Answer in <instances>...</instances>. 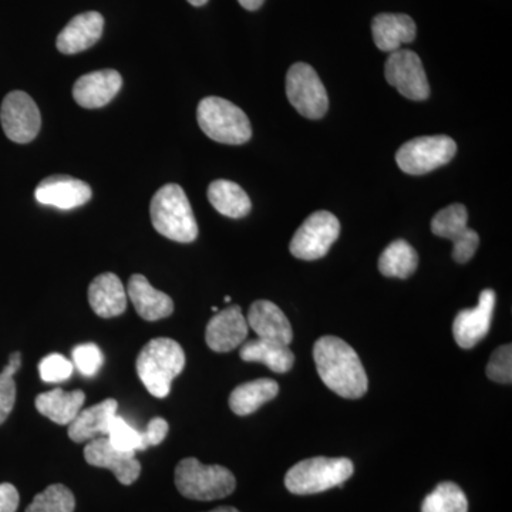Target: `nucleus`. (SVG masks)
<instances>
[{"instance_id":"nucleus-1","label":"nucleus","mask_w":512,"mask_h":512,"mask_svg":"<svg viewBox=\"0 0 512 512\" xmlns=\"http://www.w3.org/2000/svg\"><path fill=\"white\" fill-rule=\"evenodd\" d=\"M322 382L343 399H360L369 389L366 370L352 346L336 336H323L313 346Z\"/></svg>"},{"instance_id":"nucleus-2","label":"nucleus","mask_w":512,"mask_h":512,"mask_svg":"<svg viewBox=\"0 0 512 512\" xmlns=\"http://www.w3.org/2000/svg\"><path fill=\"white\" fill-rule=\"evenodd\" d=\"M136 367L148 393L165 399L171 392V383L184 370L185 353L173 339H153L138 353Z\"/></svg>"},{"instance_id":"nucleus-3","label":"nucleus","mask_w":512,"mask_h":512,"mask_svg":"<svg viewBox=\"0 0 512 512\" xmlns=\"http://www.w3.org/2000/svg\"><path fill=\"white\" fill-rule=\"evenodd\" d=\"M151 222L158 234L171 241L190 244L198 237V224L183 188L167 184L154 195L150 204Z\"/></svg>"},{"instance_id":"nucleus-4","label":"nucleus","mask_w":512,"mask_h":512,"mask_svg":"<svg viewBox=\"0 0 512 512\" xmlns=\"http://www.w3.org/2000/svg\"><path fill=\"white\" fill-rule=\"evenodd\" d=\"M175 485L188 500L214 501L234 493L237 480L228 468L205 466L197 458L188 457L175 468Z\"/></svg>"},{"instance_id":"nucleus-5","label":"nucleus","mask_w":512,"mask_h":512,"mask_svg":"<svg viewBox=\"0 0 512 512\" xmlns=\"http://www.w3.org/2000/svg\"><path fill=\"white\" fill-rule=\"evenodd\" d=\"M355 473L349 458L313 457L295 464L286 473L285 485L292 494L325 493L330 488L342 487Z\"/></svg>"},{"instance_id":"nucleus-6","label":"nucleus","mask_w":512,"mask_h":512,"mask_svg":"<svg viewBox=\"0 0 512 512\" xmlns=\"http://www.w3.org/2000/svg\"><path fill=\"white\" fill-rule=\"evenodd\" d=\"M198 124L205 136L221 144L241 146L252 137L247 114L231 101L221 97H205L198 104Z\"/></svg>"},{"instance_id":"nucleus-7","label":"nucleus","mask_w":512,"mask_h":512,"mask_svg":"<svg viewBox=\"0 0 512 512\" xmlns=\"http://www.w3.org/2000/svg\"><path fill=\"white\" fill-rule=\"evenodd\" d=\"M457 144L448 136L417 137L407 141L396 154L397 165L403 173L423 175L443 167L453 160Z\"/></svg>"},{"instance_id":"nucleus-8","label":"nucleus","mask_w":512,"mask_h":512,"mask_svg":"<svg viewBox=\"0 0 512 512\" xmlns=\"http://www.w3.org/2000/svg\"><path fill=\"white\" fill-rule=\"evenodd\" d=\"M286 96L306 119L318 120L329 109L328 93L313 67L295 63L286 74Z\"/></svg>"},{"instance_id":"nucleus-9","label":"nucleus","mask_w":512,"mask_h":512,"mask_svg":"<svg viewBox=\"0 0 512 512\" xmlns=\"http://www.w3.org/2000/svg\"><path fill=\"white\" fill-rule=\"evenodd\" d=\"M339 234L340 222L332 212H313L293 235L289 249L295 258L316 261L328 254Z\"/></svg>"},{"instance_id":"nucleus-10","label":"nucleus","mask_w":512,"mask_h":512,"mask_svg":"<svg viewBox=\"0 0 512 512\" xmlns=\"http://www.w3.org/2000/svg\"><path fill=\"white\" fill-rule=\"evenodd\" d=\"M468 212L463 204L448 205L434 215L431 231L436 237L453 242V258L458 264H467L476 255L480 237L467 227Z\"/></svg>"},{"instance_id":"nucleus-11","label":"nucleus","mask_w":512,"mask_h":512,"mask_svg":"<svg viewBox=\"0 0 512 512\" xmlns=\"http://www.w3.org/2000/svg\"><path fill=\"white\" fill-rule=\"evenodd\" d=\"M0 123L9 140L18 144H28L39 134L42 117L32 97L16 90L3 100L0 107Z\"/></svg>"},{"instance_id":"nucleus-12","label":"nucleus","mask_w":512,"mask_h":512,"mask_svg":"<svg viewBox=\"0 0 512 512\" xmlns=\"http://www.w3.org/2000/svg\"><path fill=\"white\" fill-rule=\"evenodd\" d=\"M386 80L406 99L423 101L429 99L430 86L420 57L412 50H396L384 66Z\"/></svg>"},{"instance_id":"nucleus-13","label":"nucleus","mask_w":512,"mask_h":512,"mask_svg":"<svg viewBox=\"0 0 512 512\" xmlns=\"http://www.w3.org/2000/svg\"><path fill=\"white\" fill-rule=\"evenodd\" d=\"M84 458L90 466L110 470L123 485L136 483L141 474V464L136 453L119 450L107 437L90 440L84 448Z\"/></svg>"},{"instance_id":"nucleus-14","label":"nucleus","mask_w":512,"mask_h":512,"mask_svg":"<svg viewBox=\"0 0 512 512\" xmlns=\"http://www.w3.org/2000/svg\"><path fill=\"white\" fill-rule=\"evenodd\" d=\"M497 295L493 289L481 292L476 308L458 312L453 323V335L457 345L463 349H473L488 335L493 322Z\"/></svg>"},{"instance_id":"nucleus-15","label":"nucleus","mask_w":512,"mask_h":512,"mask_svg":"<svg viewBox=\"0 0 512 512\" xmlns=\"http://www.w3.org/2000/svg\"><path fill=\"white\" fill-rule=\"evenodd\" d=\"M248 322L238 305L229 306L212 316L205 330L208 348L217 353L237 349L248 336Z\"/></svg>"},{"instance_id":"nucleus-16","label":"nucleus","mask_w":512,"mask_h":512,"mask_svg":"<svg viewBox=\"0 0 512 512\" xmlns=\"http://www.w3.org/2000/svg\"><path fill=\"white\" fill-rule=\"evenodd\" d=\"M92 188L69 175L47 177L35 191L36 200L42 205H52L60 210H73L92 200Z\"/></svg>"},{"instance_id":"nucleus-17","label":"nucleus","mask_w":512,"mask_h":512,"mask_svg":"<svg viewBox=\"0 0 512 512\" xmlns=\"http://www.w3.org/2000/svg\"><path fill=\"white\" fill-rule=\"evenodd\" d=\"M123 86L117 70L106 69L84 74L73 87V97L84 109H100L109 104Z\"/></svg>"},{"instance_id":"nucleus-18","label":"nucleus","mask_w":512,"mask_h":512,"mask_svg":"<svg viewBox=\"0 0 512 512\" xmlns=\"http://www.w3.org/2000/svg\"><path fill=\"white\" fill-rule=\"evenodd\" d=\"M104 19L99 12L74 16L56 40L57 50L63 55H77L99 42L103 35Z\"/></svg>"},{"instance_id":"nucleus-19","label":"nucleus","mask_w":512,"mask_h":512,"mask_svg":"<svg viewBox=\"0 0 512 512\" xmlns=\"http://www.w3.org/2000/svg\"><path fill=\"white\" fill-rule=\"evenodd\" d=\"M247 322L259 339L291 345L293 339L291 322L275 303L269 301L252 303Z\"/></svg>"},{"instance_id":"nucleus-20","label":"nucleus","mask_w":512,"mask_h":512,"mask_svg":"<svg viewBox=\"0 0 512 512\" xmlns=\"http://www.w3.org/2000/svg\"><path fill=\"white\" fill-rule=\"evenodd\" d=\"M127 296L140 318L148 322L168 318L174 312V302L167 293L157 291L146 276L136 274L128 281Z\"/></svg>"},{"instance_id":"nucleus-21","label":"nucleus","mask_w":512,"mask_h":512,"mask_svg":"<svg viewBox=\"0 0 512 512\" xmlns=\"http://www.w3.org/2000/svg\"><path fill=\"white\" fill-rule=\"evenodd\" d=\"M89 302L100 318L123 315L127 308V291L119 276L106 272L94 278L89 286Z\"/></svg>"},{"instance_id":"nucleus-22","label":"nucleus","mask_w":512,"mask_h":512,"mask_svg":"<svg viewBox=\"0 0 512 512\" xmlns=\"http://www.w3.org/2000/svg\"><path fill=\"white\" fill-rule=\"evenodd\" d=\"M373 40L382 52L393 53L416 39L417 26L402 13H380L372 22Z\"/></svg>"},{"instance_id":"nucleus-23","label":"nucleus","mask_w":512,"mask_h":512,"mask_svg":"<svg viewBox=\"0 0 512 512\" xmlns=\"http://www.w3.org/2000/svg\"><path fill=\"white\" fill-rule=\"evenodd\" d=\"M117 409H119V403L114 399H107L89 409L80 410L69 424L67 434L70 440L74 443H86L97 437H106L110 421L114 414H117Z\"/></svg>"},{"instance_id":"nucleus-24","label":"nucleus","mask_w":512,"mask_h":512,"mask_svg":"<svg viewBox=\"0 0 512 512\" xmlns=\"http://www.w3.org/2000/svg\"><path fill=\"white\" fill-rule=\"evenodd\" d=\"M239 356L244 362L262 363L275 373H286L292 369L295 356L289 345L256 338L242 343Z\"/></svg>"},{"instance_id":"nucleus-25","label":"nucleus","mask_w":512,"mask_h":512,"mask_svg":"<svg viewBox=\"0 0 512 512\" xmlns=\"http://www.w3.org/2000/svg\"><path fill=\"white\" fill-rule=\"evenodd\" d=\"M86 394L82 390L64 392L62 389L50 390L39 394L35 400L37 412L43 414L53 423L69 426L74 417L83 409Z\"/></svg>"},{"instance_id":"nucleus-26","label":"nucleus","mask_w":512,"mask_h":512,"mask_svg":"<svg viewBox=\"0 0 512 512\" xmlns=\"http://www.w3.org/2000/svg\"><path fill=\"white\" fill-rule=\"evenodd\" d=\"M278 393L279 384L272 379L239 384L229 396V407L238 416H249L265 403L274 400Z\"/></svg>"},{"instance_id":"nucleus-27","label":"nucleus","mask_w":512,"mask_h":512,"mask_svg":"<svg viewBox=\"0 0 512 512\" xmlns=\"http://www.w3.org/2000/svg\"><path fill=\"white\" fill-rule=\"evenodd\" d=\"M208 200L212 207L228 218H244L251 212L252 204L241 185L228 180H217L208 187Z\"/></svg>"},{"instance_id":"nucleus-28","label":"nucleus","mask_w":512,"mask_h":512,"mask_svg":"<svg viewBox=\"0 0 512 512\" xmlns=\"http://www.w3.org/2000/svg\"><path fill=\"white\" fill-rule=\"evenodd\" d=\"M417 265L419 256L416 249L404 239L393 241L379 259V271L387 278H409L416 272Z\"/></svg>"},{"instance_id":"nucleus-29","label":"nucleus","mask_w":512,"mask_h":512,"mask_svg":"<svg viewBox=\"0 0 512 512\" xmlns=\"http://www.w3.org/2000/svg\"><path fill=\"white\" fill-rule=\"evenodd\" d=\"M421 512H468V500L457 484L446 481L424 498Z\"/></svg>"},{"instance_id":"nucleus-30","label":"nucleus","mask_w":512,"mask_h":512,"mask_svg":"<svg viewBox=\"0 0 512 512\" xmlns=\"http://www.w3.org/2000/svg\"><path fill=\"white\" fill-rule=\"evenodd\" d=\"M76 500L66 485H49L45 491L37 494L26 512H74Z\"/></svg>"},{"instance_id":"nucleus-31","label":"nucleus","mask_w":512,"mask_h":512,"mask_svg":"<svg viewBox=\"0 0 512 512\" xmlns=\"http://www.w3.org/2000/svg\"><path fill=\"white\" fill-rule=\"evenodd\" d=\"M22 366V355L19 352L12 353L8 365L0 373V424L8 420L16 402V383L13 376L19 372Z\"/></svg>"},{"instance_id":"nucleus-32","label":"nucleus","mask_w":512,"mask_h":512,"mask_svg":"<svg viewBox=\"0 0 512 512\" xmlns=\"http://www.w3.org/2000/svg\"><path fill=\"white\" fill-rule=\"evenodd\" d=\"M107 439L114 447L123 451H141V431L134 429L119 414H114L110 421Z\"/></svg>"},{"instance_id":"nucleus-33","label":"nucleus","mask_w":512,"mask_h":512,"mask_svg":"<svg viewBox=\"0 0 512 512\" xmlns=\"http://www.w3.org/2000/svg\"><path fill=\"white\" fill-rule=\"evenodd\" d=\"M73 366L84 376H94L103 366L104 356L99 346L94 343H84L76 346L72 352Z\"/></svg>"},{"instance_id":"nucleus-34","label":"nucleus","mask_w":512,"mask_h":512,"mask_svg":"<svg viewBox=\"0 0 512 512\" xmlns=\"http://www.w3.org/2000/svg\"><path fill=\"white\" fill-rule=\"evenodd\" d=\"M73 369V363L66 357L59 355V353L46 356L39 363L40 379L46 383L64 382L72 376Z\"/></svg>"},{"instance_id":"nucleus-35","label":"nucleus","mask_w":512,"mask_h":512,"mask_svg":"<svg viewBox=\"0 0 512 512\" xmlns=\"http://www.w3.org/2000/svg\"><path fill=\"white\" fill-rule=\"evenodd\" d=\"M488 379L493 382L510 384L512 382V346H500L494 350L487 365Z\"/></svg>"},{"instance_id":"nucleus-36","label":"nucleus","mask_w":512,"mask_h":512,"mask_svg":"<svg viewBox=\"0 0 512 512\" xmlns=\"http://www.w3.org/2000/svg\"><path fill=\"white\" fill-rule=\"evenodd\" d=\"M168 423L161 417H156L148 423L147 429L141 431V451L148 447L158 446L163 443L168 434Z\"/></svg>"},{"instance_id":"nucleus-37","label":"nucleus","mask_w":512,"mask_h":512,"mask_svg":"<svg viewBox=\"0 0 512 512\" xmlns=\"http://www.w3.org/2000/svg\"><path fill=\"white\" fill-rule=\"evenodd\" d=\"M19 493L15 485L0 484V512H16L19 507Z\"/></svg>"},{"instance_id":"nucleus-38","label":"nucleus","mask_w":512,"mask_h":512,"mask_svg":"<svg viewBox=\"0 0 512 512\" xmlns=\"http://www.w3.org/2000/svg\"><path fill=\"white\" fill-rule=\"evenodd\" d=\"M239 5L247 10H258L264 5L265 0H238Z\"/></svg>"},{"instance_id":"nucleus-39","label":"nucleus","mask_w":512,"mask_h":512,"mask_svg":"<svg viewBox=\"0 0 512 512\" xmlns=\"http://www.w3.org/2000/svg\"><path fill=\"white\" fill-rule=\"evenodd\" d=\"M210 512H241V511H238L237 508H234V507H220V508H215V510H212Z\"/></svg>"},{"instance_id":"nucleus-40","label":"nucleus","mask_w":512,"mask_h":512,"mask_svg":"<svg viewBox=\"0 0 512 512\" xmlns=\"http://www.w3.org/2000/svg\"><path fill=\"white\" fill-rule=\"evenodd\" d=\"M208 0H188V3H191L192 6H204Z\"/></svg>"},{"instance_id":"nucleus-41","label":"nucleus","mask_w":512,"mask_h":512,"mask_svg":"<svg viewBox=\"0 0 512 512\" xmlns=\"http://www.w3.org/2000/svg\"><path fill=\"white\" fill-rule=\"evenodd\" d=\"M225 302H231V298H229V296H227V298H225Z\"/></svg>"}]
</instances>
